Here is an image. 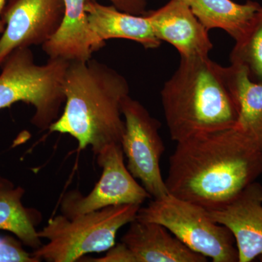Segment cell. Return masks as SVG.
Masks as SVG:
<instances>
[{
  "mask_svg": "<svg viewBox=\"0 0 262 262\" xmlns=\"http://www.w3.org/2000/svg\"><path fill=\"white\" fill-rule=\"evenodd\" d=\"M13 237H0V262H39Z\"/></svg>",
  "mask_w": 262,
  "mask_h": 262,
  "instance_id": "cell-19",
  "label": "cell"
},
{
  "mask_svg": "<svg viewBox=\"0 0 262 262\" xmlns=\"http://www.w3.org/2000/svg\"><path fill=\"white\" fill-rule=\"evenodd\" d=\"M258 259H259L260 261L262 262V255H261V256H258Z\"/></svg>",
  "mask_w": 262,
  "mask_h": 262,
  "instance_id": "cell-22",
  "label": "cell"
},
{
  "mask_svg": "<svg viewBox=\"0 0 262 262\" xmlns=\"http://www.w3.org/2000/svg\"><path fill=\"white\" fill-rule=\"evenodd\" d=\"M212 220L233 234L239 262H251L262 255V187L253 182L228 204L208 210Z\"/></svg>",
  "mask_w": 262,
  "mask_h": 262,
  "instance_id": "cell-10",
  "label": "cell"
},
{
  "mask_svg": "<svg viewBox=\"0 0 262 262\" xmlns=\"http://www.w3.org/2000/svg\"><path fill=\"white\" fill-rule=\"evenodd\" d=\"M65 15L63 0H10L2 20L0 67L15 49L43 45L61 27Z\"/></svg>",
  "mask_w": 262,
  "mask_h": 262,
  "instance_id": "cell-9",
  "label": "cell"
},
{
  "mask_svg": "<svg viewBox=\"0 0 262 262\" xmlns=\"http://www.w3.org/2000/svg\"><path fill=\"white\" fill-rule=\"evenodd\" d=\"M24 188L0 177V229L12 232L26 246L37 249L42 246L36 229L42 214L24 206Z\"/></svg>",
  "mask_w": 262,
  "mask_h": 262,
  "instance_id": "cell-16",
  "label": "cell"
},
{
  "mask_svg": "<svg viewBox=\"0 0 262 262\" xmlns=\"http://www.w3.org/2000/svg\"><path fill=\"white\" fill-rule=\"evenodd\" d=\"M121 242L127 248L130 262H206L164 226L135 220L131 222Z\"/></svg>",
  "mask_w": 262,
  "mask_h": 262,
  "instance_id": "cell-12",
  "label": "cell"
},
{
  "mask_svg": "<svg viewBox=\"0 0 262 262\" xmlns=\"http://www.w3.org/2000/svg\"><path fill=\"white\" fill-rule=\"evenodd\" d=\"M85 12L90 28L104 42L110 39H130L146 49H157L161 45L146 15L125 13L96 0L86 2Z\"/></svg>",
  "mask_w": 262,
  "mask_h": 262,
  "instance_id": "cell-14",
  "label": "cell"
},
{
  "mask_svg": "<svg viewBox=\"0 0 262 262\" xmlns=\"http://www.w3.org/2000/svg\"><path fill=\"white\" fill-rule=\"evenodd\" d=\"M136 220L164 226L188 248L213 262H239L233 234L196 203L168 194L139 208Z\"/></svg>",
  "mask_w": 262,
  "mask_h": 262,
  "instance_id": "cell-6",
  "label": "cell"
},
{
  "mask_svg": "<svg viewBox=\"0 0 262 262\" xmlns=\"http://www.w3.org/2000/svg\"><path fill=\"white\" fill-rule=\"evenodd\" d=\"M193 14L208 31L221 29L234 40L238 39L261 5L248 1L238 4L232 0H184Z\"/></svg>",
  "mask_w": 262,
  "mask_h": 262,
  "instance_id": "cell-17",
  "label": "cell"
},
{
  "mask_svg": "<svg viewBox=\"0 0 262 262\" xmlns=\"http://www.w3.org/2000/svg\"><path fill=\"white\" fill-rule=\"evenodd\" d=\"M96 156L98 165L102 168L99 182L87 196L77 190L67 192L61 203L62 214L72 219L106 207L141 206L151 198L125 165L121 144L106 146Z\"/></svg>",
  "mask_w": 262,
  "mask_h": 262,
  "instance_id": "cell-8",
  "label": "cell"
},
{
  "mask_svg": "<svg viewBox=\"0 0 262 262\" xmlns=\"http://www.w3.org/2000/svg\"><path fill=\"white\" fill-rule=\"evenodd\" d=\"M144 15L156 37L177 48L181 57L208 56L213 49L208 29L184 0H170Z\"/></svg>",
  "mask_w": 262,
  "mask_h": 262,
  "instance_id": "cell-11",
  "label": "cell"
},
{
  "mask_svg": "<svg viewBox=\"0 0 262 262\" xmlns=\"http://www.w3.org/2000/svg\"><path fill=\"white\" fill-rule=\"evenodd\" d=\"M5 3H6V0H0V36L4 32L5 28L4 22L2 20V13H3V10H4Z\"/></svg>",
  "mask_w": 262,
  "mask_h": 262,
  "instance_id": "cell-21",
  "label": "cell"
},
{
  "mask_svg": "<svg viewBox=\"0 0 262 262\" xmlns=\"http://www.w3.org/2000/svg\"><path fill=\"white\" fill-rule=\"evenodd\" d=\"M231 64L247 71L253 82H262V7L256 12L230 53Z\"/></svg>",
  "mask_w": 262,
  "mask_h": 262,
  "instance_id": "cell-18",
  "label": "cell"
},
{
  "mask_svg": "<svg viewBox=\"0 0 262 262\" xmlns=\"http://www.w3.org/2000/svg\"><path fill=\"white\" fill-rule=\"evenodd\" d=\"M70 63L50 58L46 64L37 65L29 48L15 49L1 66L0 110L20 101L32 104L35 108L33 125L41 131L49 130L66 101L63 81Z\"/></svg>",
  "mask_w": 262,
  "mask_h": 262,
  "instance_id": "cell-4",
  "label": "cell"
},
{
  "mask_svg": "<svg viewBox=\"0 0 262 262\" xmlns=\"http://www.w3.org/2000/svg\"><path fill=\"white\" fill-rule=\"evenodd\" d=\"M65 15L60 29L42 46L51 58L86 61L105 46L104 41L92 32L85 12L86 0H63Z\"/></svg>",
  "mask_w": 262,
  "mask_h": 262,
  "instance_id": "cell-13",
  "label": "cell"
},
{
  "mask_svg": "<svg viewBox=\"0 0 262 262\" xmlns=\"http://www.w3.org/2000/svg\"><path fill=\"white\" fill-rule=\"evenodd\" d=\"M169 158L168 193L214 210L262 173V151L235 126L179 141Z\"/></svg>",
  "mask_w": 262,
  "mask_h": 262,
  "instance_id": "cell-1",
  "label": "cell"
},
{
  "mask_svg": "<svg viewBox=\"0 0 262 262\" xmlns=\"http://www.w3.org/2000/svg\"><path fill=\"white\" fill-rule=\"evenodd\" d=\"M140 208V205H120L72 219L56 215L38 232L48 242L33 255L40 261L73 262L87 253L107 251L115 246L119 229L135 220Z\"/></svg>",
  "mask_w": 262,
  "mask_h": 262,
  "instance_id": "cell-5",
  "label": "cell"
},
{
  "mask_svg": "<svg viewBox=\"0 0 262 262\" xmlns=\"http://www.w3.org/2000/svg\"><path fill=\"white\" fill-rule=\"evenodd\" d=\"M226 74L238 112L235 127L262 151V82L251 80L241 66L226 67Z\"/></svg>",
  "mask_w": 262,
  "mask_h": 262,
  "instance_id": "cell-15",
  "label": "cell"
},
{
  "mask_svg": "<svg viewBox=\"0 0 262 262\" xmlns=\"http://www.w3.org/2000/svg\"><path fill=\"white\" fill-rule=\"evenodd\" d=\"M63 93L64 111L50 127L51 132L70 134L79 149L91 146L95 155L110 144H121L122 103L130 93L123 76L92 58L70 61Z\"/></svg>",
  "mask_w": 262,
  "mask_h": 262,
  "instance_id": "cell-2",
  "label": "cell"
},
{
  "mask_svg": "<svg viewBox=\"0 0 262 262\" xmlns=\"http://www.w3.org/2000/svg\"><path fill=\"white\" fill-rule=\"evenodd\" d=\"M161 101L169 134L177 142L233 127L238 119L226 67L209 56L181 57L164 84Z\"/></svg>",
  "mask_w": 262,
  "mask_h": 262,
  "instance_id": "cell-3",
  "label": "cell"
},
{
  "mask_svg": "<svg viewBox=\"0 0 262 262\" xmlns=\"http://www.w3.org/2000/svg\"><path fill=\"white\" fill-rule=\"evenodd\" d=\"M91 0H86V2ZM117 9L125 13L143 15L146 13L147 0H110Z\"/></svg>",
  "mask_w": 262,
  "mask_h": 262,
  "instance_id": "cell-20",
  "label": "cell"
},
{
  "mask_svg": "<svg viewBox=\"0 0 262 262\" xmlns=\"http://www.w3.org/2000/svg\"><path fill=\"white\" fill-rule=\"evenodd\" d=\"M122 114L125 131L121 146L127 158V169L155 199L168 195L160 165L165 149L160 135L161 124L130 96L122 103Z\"/></svg>",
  "mask_w": 262,
  "mask_h": 262,
  "instance_id": "cell-7",
  "label": "cell"
}]
</instances>
